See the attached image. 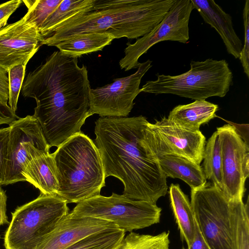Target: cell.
Returning <instances> with one entry per match:
<instances>
[{
  "instance_id": "6da1fadb",
  "label": "cell",
  "mask_w": 249,
  "mask_h": 249,
  "mask_svg": "<svg viewBox=\"0 0 249 249\" xmlns=\"http://www.w3.org/2000/svg\"><path fill=\"white\" fill-rule=\"evenodd\" d=\"M87 67L78 65L77 58L55 51L45 63L30 71L23 81L21 93L36 103L33 116L40 125L50 148L58 147L81 132L91 116L90 89Z\"/></svg>"
},
{
  "instance_id": "7a4b0ae2",
  "label": "cell",
  "mask_w": 249,
  "mask_h": 249,
  "mask_svg": "<svg viewBox=\"0 0 249 249\" xmlns=\"http://www.w3.org/2000/svg\"><path fill=\"white\" fill-rule=\"evenodd\" d=\"M147 122L142 115L100 117L95 123V144L105 178L120 179L124 186V196L156 204L167 193V177L144 143Z\"/></svg>"
},
{
  "instance_id": "3957f363",
  "label": "cell",
  "mask_w": 249,
  "mask_h": 249,
  "mask_svg": "<svg viewBox=\"0 0 249 249\" xmlns=\"http://www.w3.org/2000/svg\"><path fill=\"white\" fill-rule=\"evenodd\" d=\"M176 0H95L89 11L67 20L41 45L54 46L74 35L105 32L115 38L138 39L160 23Z\"/></svg>"
},
{
  "instance_id": "277c9868",
  "label": "cell",
  "mask_w": 249,
  "mask_h": 249,
  "mask_svg": "<svg viewBox=\"0 0 249 249\" xmlns=\"http://www.w3.org/2000/svg\"><path fill=\"white\" fill-rule=\"evenodd\" d=\"M52 154L59 184L57 196L68 203L77 204L100 195L106 178L98 148L89 137L77 133Z\"/></svg>"
},
{
  "instance_id": "5b68a950",
  "label": "cell",
  "mask_w": 249,
  "mask_h": 249,
  "mask_svg": "<svg viewBox=\"0 0 249 249\" xmlns=\"http://www.w3.org/2000/svg\"><path fill=\"white\" fill-rule=\"evenodd\" d=\"M156 75L157 79L147 81L140 89V92L171 94L195 100L223 97L229 91L233 79L227 62L212 58L203 61L192 60L189 70L178 75Z\"/></svg>"
},
{
  "instance_id": "8992f818",
  "label": "cell",
  "mask_w": 249,
  "mask_h": 249,
  "mask_svg": "<svg viewBox=\"0 0 249 249\" xmlns=\"http://www.w3.org/2000/svg\"><path fill=\"white\" fill-rule=\"evenodd\" d=\"M66 200L40 193L33 200L18 207L4 236L6 249H38L69 213Z\"/></svg>"
},
{
  "instance_id": "52a82bcc",
  "label": "cell",
  "mask_w": 249,
  "mask_h": 249,
  "mask_svg": "<svg viewBox=\"0 0 249 249\" xmlns=\"http://www.w3.org/2000/svg\"><path fill=\"white\" fill-rule=\"evenodd\" d=\"M195 221L211 249H233L235 204L211 182L191 189Z\"/></svg>"
},
{
  "instance_id": "ba28073f",
  "label": "cell",
  "mask_w": 249,
  "mask_h": 249,
  "mask_svg": "<svg viewBox=\"0 0 249 249\" xmlns=\"http://www.w3.org/2000/svg\"><path fill=\"white\" fill-rule=\"evenodd\" d=\"M71 212L77 215L111 222L119 229L130 232L159 223L161 209L157 204L112 193L109 196L98 195L84 200Z\"/></svg>"
},
{
  "instance_id": "9c48e42d",
  "label": "cell",
  "mask_w": 249,
  "mask_h": 249,
  "mask_svg": "<svg viewBox=\"0 0 249 249\" xmlns=\"http://www.w3.org/2000/svg\"><path fill=\"white\" fill-rule=\"evenodd\" d=\"M144 143L151 157L166 155L185 158L198 165L203 160L206 138L200 131L184 129L164 117L154 124L148 121L143 130Z\"/></svg>"
},
{
  "instance_id": "30bf717a",
  "label": "cell",
  "mask_w": 249,
  "mask_h": 249,
  "mask_svg": "<svg viewBox=\"0 0 249 249\" xmlns=\"http://www.w3.org/2000/svg\"><path fill=\"white\" fill-rule=\"evenodd\" d=\"M3 185L25 181L23 172L33 159L50 153L42 128L33 115L19 118L10 124Z\"/></svg>"
},
{
  "instance_id": "8fae6325",
  "label": "cell",
  "mask_w": 249,
  "mask_h": 249,
  "mask_svg": "<svg viewBox=\"0 0 249 249\" xmlns=\"http://www.w3.org/2000/svg\"><path fill=\"white\" fill-rule=\"evenodd\" d=\"M194 7L191 0H176L162 21L133 44L127 43L125 55L119 61L121 69H137L138 59L154 45L170 40L187 43L189 39V21Z\"/></svg>"
},
{
  "instance_id": "7c38bea8",
  "label": "cell",
  "mask_w": 249,
  "mask_h": 249,
  "mask_svg": "<svg viewBox=\"0 0 249 249\" xmlns=\"http://www.w3.org/2000/svg\"><path fill=\"white\" fill-rule=\"evenodd\" d=\"M152 61L140 63L136 71L127 76L114 79L113 82L89 91V110L91 115L125 117L131 112L134 100L140 93V85Z\"/></svg>"
},
{
  "instance_id": "4fadbf2b",
  "label": "cell",
  "mask_w": 249,
  "mask_h": 249,
  "mask_svg": "<svg viewBox=\"0 0 249 249\" xmlns=\"http://www.w3.org/2000/svg\"><path fill=\"white\" fill-rule=\"evenodd\" d=\"M220 139L224 189L230 201L243 200L245 182L249 175V146L234 126L227 124L217 127Z\"/></svg>"
},
{
  "instance_id": "5bb4252c",
  "label": "cell",
  "mask_w": 249,
  "mask_h": 249,
  "mask_svg": "<svg viewBox=\"0 0 249 249\" xmlns=\"http://www.w3.org/2000/svg\"><path fill=\"white\" fill-rule=\"evenodd\" d=\"M44 37L23 17L0 29V68L8 71L16 65L26 66L37 52Z\"/></svg>"
},
{
  "instance_id": "9a60e30c",
  "label": "cell",
  "mask_w": 249,
  "mask_h": 249,
  "mask_svg": "<svg viewBox=\"0 0 249 249\" xmlns=\"http://www.w3.org/2000/svg\"><path fill=\"white\" fill-rule=\"evenodd\" d=\"M109 229L119 228L111 222L77 215L71 212L58 223L38 249H65L89 235Z\"/></svg>"
},
{
  "instance_id": "2e32d148",
  "label": "cell",
  "mask_w": 249,
  "mask_h": 249,
  "mask_svg": "<svg viewBox=\"0 0 249 249\" xmlns=\"http://www.w3.org/2000/svg\"><path fill=\"white\" fill-rule=\"evenodd\" d=\"M194 9L204 21L215 29L222 38L227 52L239 58L243 48L241 40L233 28L231 15L213 0H191Z\"/></svg>"
},
{
  "instance_id": "e0dca14e",
  "label": "cell",
  "mask_w": 249,
  "mask_h": 249,
  "mask_svg": "<svg viewBox=\"0 0 249 249\" xmlns=\"http://www.w3.org/2000/svg\"><path fill=\"white\" fill-rule=\"evenodd\" d=\"M218 110L217 105L206 100H195L188 104L176 106L170 112L167 119L184 129L198 131L201 125L216 117Z\"/></svg>"
},
{
  "instance_id": "ac0fdd59",
  "label": "cell",
  "mask_w": 249,
  "mask_h": 249,
  "mask_svg": "<svg viewBox=\"0 0 249 249\" xmlns=\"http://www.w3.org/2000/svg\"><path fill=\"white\" fill-rule=\"evenodd\" d=\"M23 176L42 194L57 195L59 184L52 154L44 153L31 160L25 167Z\"/></svg>"
},
{
  "instance_id": "d6986e66",
  "label": "cell",
  "mask_w": 249,
  "mask_h": 249,
  "mask_svg": "<svg viewBox=\"0 0 249 249\" xmlns=\"http://www.w3.org/2000/svg\"><path fill=\"white\" fill-rule=\"evenodd\" d=\"M161 169L165 176L178 178L186 182L191 189L204 186L206 178L200 165L181 157L166 155L158 159Z\"/></svg>"
},
{
  "instance_id": "ffe728a7",
  "label": "cell",
  "mask_w": 249,
  "mask_h": 249,
  "mask_svg": "<svg viewBox=\"0 0 249 249\" xmlns=\"http://www.w3.org/2000/svg\"><path fill=\"white\" fill-rule=\"evenodd\" d=\"M114 37L107 33L91 32L71 36L54 45L63 54L71 57L102 51Z\"/></svg>"
},
{
  "instance_id": "44dd1931",
  "label": "cell",
  "mask_w": 249,
  "mask_h": 249,
  "mask_svg": "<svg viewBox=\"0 0 249 249\" xmlns=\"http://www.w3.org/2000/svg\"><path fill=\"white\" fill-rule=\"evenodd\" d=\"M169 196L171 207L181 238L186 242L188 247L193 241L196 229V221L191 202L178 184H171Z\"/></svg>"
},
{
  "instance_id": "7402d4cb",
  "label": "cell",
  "mask_w": 249,
  "mask_h": 249,
  "mask_svg": "<svg viewBox=\"0 0 249 249\" xmlns=\"http://www.w3.org/2000/svg\"><path fill=\"white\" fill-rule=\"evenodd\" d=\"M95 0H62L47 18L39 32L44 38L49 36L60 24L79 14L91 9Z\"/></svg>"
},
{
  "instance_id": "603a6c76",
  "label": "cell",
  "mask_w": 249,
  "mask_h": 249,
  "mask_svg": "<svg viewBox=\"0 0 249 249\" xmlns=\"http://www.w3.org/2000/svg\"><path fill=\"white\" fill-rule=\"evenodd\" d=\"M203 173L206 179L222 192L224 189L222 159L219 135L216 131L206 142L203 157Z\"/></svg>"
},
{
  "instance_id": "cb8c5ba5",
  "label": "cell",
  "mask_w": 249,
  "mask_h": 249,
  "mask_svg": "<svg viewBox=\"0 0 249 249\" xmlns=\"http://www.w3.org/2000/svg\"><path fill=\"white\" fill-rule=\"evenodd\" d=\"M125 232L119 229H109L89 235L65 249H117Z\"/></svg>"
},
{
  "instance_id": "d4e9b609",
  "label": "cell",
  "mask_w": 249,
  "mask_h": 249,
  "mask_svg": "<svg viewBox=\"0 0 249 249\" xmlns=\"http://www.w3.org/2000/svg\"><path fill=\"white\" fill-rule=\"evenodd\" d=\"M169 232L155 235L130 232L117 249H169Z\"/></svg>"
},
{
  "instance_id": "484cf974",
  "label": "cell",
  "mask_w": 249,
  "mask_h": 249,
  "mask_svg": "<svg viewBox=\"0 0 249 249\" xmlns=\"http://www.w3.org/2000/svg\"><path fill=\"white\" fill-rule=\"evenodd\" d=\"M249 199L245 204L237 202L235 206L233 249H249Z\"/></svg>"
},
{
  "instance_id": "4316f807",
  "label": "cell",
  "mask_w": 249,
  "mask_h": 249,
  "mask_svg": "<svg viewBox=\"0 0 249 249\" xmlns=\"http://www.w3.org/2000/svg\"><path fill=\"white\" fill-rule=\"evenodd\" d=\"M62 0H22L28 8L23 18L34 25L39 31L47 18L59 5Z\"/></svg>"
},
{
  "instance_id": "83f0119b",
  "label": "cell",
  "mask_w": 249,
  "mask_h": 249,
  "mask_svg": "<svg viewBox=\"0 0 249 249\" xmlns=\"http://www.w3.org/2000/svg\"><path fill=\"white\" fill-rule=\"evenodd\" d=\"M25 66L18 65L11 68L8 71L9 99L8 104L12 110L16 113L20 91L24 81Z\"/></svg>"
},
{
  "instance_id": "f1b7e54d",
  "label": "cell",
  "mask_w": 249,
  "mask_h": 249,
  "mask_svg": "<svg viewBox=\"0 0 249 249\" xmlns=\"http://www.w3.org/2000/svg\"><path fill=\"white\" fill-rule=\"evenodd\" d=\"M244 28V42L239 59L243 67L244 72L249 77V0L245 1L243 11Z\"/></svg>"
},
{
  "instance_id": "f546056e",
  "label": "cell",
  "mask_w": 249,
  "mask_h": 249,
  "mask_svg": "<svg viewBox=\"0 0 249 249\" xmlns=\"http://www.w3.org/2000/svg\"><path fill=\"white\" fill-rule=\"evenodd\" d=\"M10 127L0 129V187L4 185Z\"/></svg>"
},
{
  "instance_id": "4dcf8cb0",
  "label": "cell",
  "mask_w": 249,
  "mask_h": 249,
  "mask_svg": "<svg viewBox=\"0 0 249 249\" xmlns=\"http://www.w3.org/2000/svg\"><path fill=\"white\" fill-rule=\"evenodd\" d=\"M22 2L21 0H13L0 4V29L7 25L9 18Z\"/></svg>"
},
{
  "instance_id": "1f68e13d",
  "label": "cell",
  "mask_w": 249,
  "mask_h": 249,
  "mask_svg": "<svg viewBox=\"0 0 249 249\" xmlns=\"http://www.w3.org/2000/svg\"><path fill=\"white\" fill-rule=\"evenodd\" d=\"M18 118L7 104L0 101V125L7 124L9 125Z\"/></svg>"
},
{
  "instance_id": "d6a6232c",
  "label": "cell",
  "mask_w": 249,
  "mask_h": 249,
  "mask_svg": "<svg viewBox=\"0 0 249 249\" xmlns=\"http://www.w3.org/2000/svg\"><path fill=\"white\" fill-rule=\"evenodd\" d=\"M9 99V79L8 72L0 68V101L7 104Z\"/></svg>"
},
{
  "instance_id": "836d02e7",
  "label": "cell",
  "mask_w": 249,
  "mask_h": 249,
  "mask_svg": "<svg viewBox=\"0 0 249 249\" xmlns=\"http://www.w3.org/2000/svg\"><path fill=\"white\" fill-rule=\"evenodd\" d=\"M195 226V234L192 243L189 247L183 248L182 249H211L202 235L196 222Z\"/></svg>"
},
{
  "instance_id": "e575fe53",
  "label": "cell",
  "mask_w": 249,
  "mask_h": 249,
  "mask_svg": "<svg viewBox=\"0 0 249 249\" xmlns=\"http://www.w3.org/2000/svg\"><path fill=\"white\" fill-rule=\"evenodd\" d=\"M7 199L5 192L0 187V226L8 223L6 215Z\"/></svg>"
},
{
  "instance_id": "d590c367",
  "label": "cell",
  "mask_w": 249,
  "mask_h": 249,
  "mask_svg": "<svg viewBox=\"0 0 249 249\" xmlns=\"http://www.w3.org/2000/svg\"></svg>"
}]
</instances>
